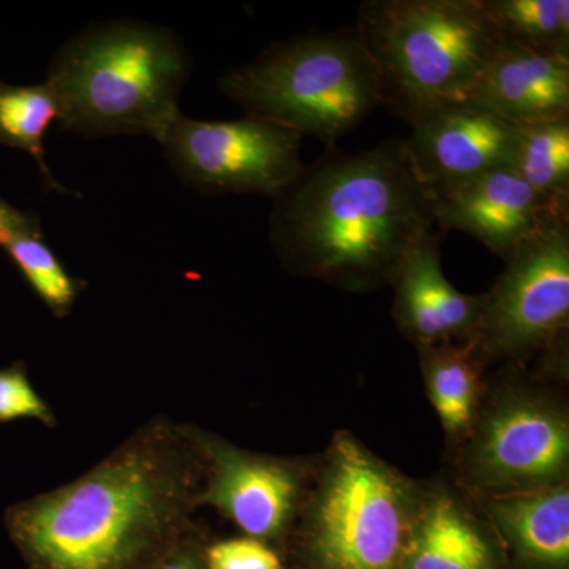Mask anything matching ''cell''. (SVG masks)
<instances>
[{
    "mask_svg": "<svg viewBox=\"0 0 569 569\" xmlns=\"http://www.w3.org/2000/svg\"><path fill=\"white\" fill-rule=\"evenodd\" d=\"M430 400L448 433L468 429L478 402V376L471 343L421 348Z\"/></svg>",
    "mask_w": 569,
    "mask_h": 569,
    "instance_id": "cell-18",
    "label": "cell"
},
{
    "mask_svg": "<svg viewBox=\"0 0 569 569\" xmlns=\"http://www.w3.org/2000/svg\"><path fill=\"white\" fill-rule=\"evenodd\" d=\"M403 569H496L492 550L452 498L438 496L417 509Z\"/></svg>",
    "mask_w": 569,
    "mask_h": 569,
    "instance_id": "cell-16",
    "label": "cell"
},
{
    "mask_svg": "<svg viewBox=\"0 0 569 569\" xmlns=\"http://www.w3.org/2000/svg\"><path fill=\"white\" fill-rule=\"evenodd\" d=\"M568 422L537 402L498 407L482 426L473 449L475 478L501 493L557 486L567 473Z\"/></svg>",
    "mask_w": 569,
    "mask_h": 569,
    "instance_id": "cell-10",
    "label": "cell"
},
{
    "mask_svg": "<svg viewBox=\"0 0 569 569\" xmlns=\"http://www.w3.org/2000/svg\"><path fill=\"white\" fill-rule=\"evenodd\" d=\"M153 569H208L204 552L194 541L193 529Z\"/></svg>",
    "mask_w": 569,
    "mask_h": 569,
    "instance_id": "cell-24",
    "label": "cell"
},
{
    "mask_svg": "<svg viewBox=\"0 0 569 569\" xmlns=\"http://www.w3.org/2000/svg\"><path fill=\"white\" fill-rule=\"evenodd\" d=\"M443 233L433 230L399 264L395 287L397 328L419 348L441 346L452 339L470 340L477 331L486 295L460 293L441 268Z\"/></svg>",
    "mask_w": 569,
    "mask_h": 569,
    "instance_id": "cell-13",
    "label": "cell"
},
{
    "mask_svg": "<svg viewBox=\"0 0 569 569\" xmlns=\"http://www.w3.org/2000/svg\"><path fill=\"white\" fill-rule=\"evenodd\" d=\"M157 142L179 179L204 194L276 198L306 167L301 134L250 116L198 121L179 111Z\"/></svg>",
    "mask_w": 569,
    "mask_h": 569,
    "instance_id": "cell-8",
    "label": "cell"
},
{
    "mask_svg": "<svg viewBox=\"0 0 569 569\" xmlns=\"http://www.w3.org/2000/svg\"><path fill=\"white\" fill-rule=\"evenodd\" d=\"M505 261L468 340L475 353L489 358L533 353L568 328L569 209L549 213Z\"/></svg>",
    "mask_w": 569,
    "mask_h": 569,
    "instance_id": "cell-7",
    "label": "cell"
},
{
    "mask_svg": "<svg viewBox=\"0 0 569 569\" xmlns=\"http://www.w3.org/2000/svg\"><path fill=\"white\" fill-rule=\"evenodd\" d=\"M54 121H59V104L47 82L28 88L0 82V140L31 153L48 187L69 193L56 181L44 160L43 138Z\"/></svg>",
    "mask_w": 569,
    "mask_h": 569,
    "instance_id": "cell-20",
    "label": "cell"
},
{
    "mask_svg": "<svg viewBox=\"0 0 569 569\" xmlns=\"http://www.w3.org/2000/svg\"><path fill=\"white\" fill-rule=\"evenodd\" d=\"M204 459L197 427L153 417L61 488L7 511L29 569H153L193 529Z\"/></svg>",
    "mask_w": 569,
    "mask_h": 569,
    "instance_id": "cell-1",
    "label": "cell"
},
{
    "mask_svg": "<svg viewBox=\"0 0 569 569\" xmlns=\"http://www.w3.org/2000/svg\"><path fill=\"white\" fill-rule=\"evenodd\" d=\"M436 208L402 140L353 153L329 148L277 194L269 238L295 274L373 287L391 283L406 254L437 230Z\"/></svg>",
    "mask_w": 569,
    "mask_h": 569,
    "instance_id": "cell-2",
    "label": "cell"
},
{
    "mask_svg": "<svg viewBox=\"0 0 569 569\" xmlns=\"http://www.w3.org/2000/svg\"><path fill=\"white\" fill-rule=\"evenodd\" d=\"M501 39L569 59L568 0H481Z\"/></svg>",
    "mask_w": 569,
    "mask_h": 569,
    "instance_id": "cell-19",
    "label": "cell"
},
{
    "mask_svg": "<svg viewBox=\"0 0 569 569\" xmlns=\"http://www.w3.org/2000/svg\"><path fill=\"white\" fill-rule=\"evenodd\" d=\"M489 512L523 559L550 569L569 561V490L560 482L490 498Z\"/></svg>",
    "mask_w": 569,
    "mask_h": 569,
    "instance_id": "cell-15",
    "label": "cell"
},
{
    "mask_svg": "<svg viewBox=\"0 0 569 569\" xmlns=\"http://www.w3.org/2000/svg\"><path fill=\"white\" fill-rule=\"evenodd\" d=\"M208 569H282V561L266 542L254 538L224 539L204 550Z\"/></svg>",
    "mask_w": 569,
    "mask_h": 569,
    "instance_id": "cell-23",
    "label": "cell"
},
{
    "mask_svg": "<svg viewBox=\"0 0 569 569\" xmlns=\"http://www.w3.org/2000/svg\"><path fill=\"white\" fill-rule=\"evenodd\" d=\"M2 247H6L52 316H69L86 283L67 272L59 258L41 238L39 224L11 234Z\"/></svg>",
    "mask_w": 569,
    "mask_h": 569,
    "instance_id": "cell-21",
    "label": "cell"
},
{
    "mask_svg": "<svg viewBox=\"0 0 569 569\" xmlns=\"http://www.w3.org/2000/svg\"><path fill=\"white\" fill-rule=\"evenodd\" d=\"M204 459L201 505L233 520L247 537L268 541L283 533L299 496L295 468L250 455L197 427Z\"/></svg>",
    "mask_w": 569,
    "mask_h": 569,
    "instance_id": "cell-11",
    "label": "cell"
},
{
    "mask_svg": "<svg viewBox=\"0 0 569 569\" xmlns=\"http://www.w3.org/2000/svg\"><path fill=\"white\" fill-rule=\"evenodd\" d=\"M36 222H32L28 216L18 212L17 209H11L6 203L0 201V246L6 244L7 239L18 231L31 228Z\"/></svg>",
    "mask_w": 569,
    "mask_h": 569,
    "instance_id": "cell-25",
    "label": "cell"
},
{
    "mask_svg": "<svg viewBox=\"0 0 569 569\" xmlns=\"http://www.w3.org/2000/svg\"><path fill=\"white\" fill-rule=\"evenodd\" d=\"M355 28L376 67L381 107L410 127L468 100L503 40L481 0H365Z\"/></svg>",
    "mask_w": 569,
    "mask_h": 569,
    "instance_id": "cell-4",
    "label": "cell"
},
{
    "mask_svg": "<svg viewBox=\"0 0 569 569\" xmlns=\"http://www.w3.org/2000/svg\"><path fill=\"white\" fill-rule=\"evenodd\" d=\"M190 59L178 33L141 21L96 22L56 52L47 84L63 130L159 140L179 112Z\"/></svg>",
    "mask_w": 569,
    "mask_h": 569,
    "instance_id": "cell-3",
    "label": "cell"
},
{
    "mask_svg": "<svg viewBox=\"0 0 569 569\" xmlns=\"http://www.w3.org/2000/svg\"><path fill=\"white\" fill-rule=\"evenodd\" d=\"M509 168L550 204H569V114L518 127Z\"/></svg>",
    "mask_w": 569,
    "mask_h": 569,
    "instance_id": "cell-17",
    "label": "cell"
},
{
    "mask_svg": "<svg viewBox=\"0 0 569 569\" xmlns=\"http://www.w3.org/2000/svg\"><path fill=\"white\" fill-rule=\"evenodd\" d=\"M36 419L47 427H56L54 411L36 391L21 365L0 370V422Z\"/></svg>",
    "mask_w": 569,
    "mask_h": 569,
    "instance_id": "cell-22",
    "label": "cell"
},
{
    "mask_svg": "<svg viewBox=\"0 0 569 569\" xmlns=\"http://www.w3.org/2000/svg\"><path fill=\"white\" fill-rule=\"evenodd\" d=\"M518 127L473 100L443 104L402 140L411 171L433 197L500 167H509Z\"/></svg>",
    "mask_w": 569,
    "mask_h": 569,
    "instance_id": "cell-9",
    "label": "cell"
},
{
    "mask_svg": "<svg viewBox=\"0 0 569 569\" xmlns=\"http://www.w3.org/2000/svg\"><path fill=\"white\" fill-rule=\"evenodd\" d=\"M219 88L250 118L329 148L381 107L376 67L355 26L272 43L223 73Z\"/></svg>",
    "mask_w": 569,
    "mask_h": 569,
    "instance_id": "cell-5",
    "label": "cell"
},
{
    "mask_svg": "<svg viewBox=\"0 0 569 569\" xmlns=\"http://www.w3.org/2000/svg\"><path fill=\"white\" fill-rule=\"evenodd\" d=\"M468 100L516 127L563 118L569 114V59L501 40Z\"/></svg>",
    "mask_w": 569,
    "mask_h": 569,
    "instance_id": "cell-14",
    "label": "cell"
},
{
    "mask_svg": "<svg viewBox=\"0 0 569 569\" xmlns=\"http://www.w3.org/2000/svg\"><path fill=\"white\" fill-rule=\"evenodd\" d=\"M310 512V557L320 569H397L417 509L410 490L351 437H339Z\"/></svg>",
    "mask_w": 569,
    "mask_h": 569,
    "instance_id": "cell-6",
    "label": "cell"
},
{
    "mask_svg": "<svg viewBox=\"0 0 569 569\" xmlns=\"http://www.w3.org/2000/svg\"><path fill=\"white\" fill-rule=\"evenodd\" d=\"M563 209L569 204H550L511 168L500 167L438 198L436 227L466 233L507 260L549 213Z\"/></svg>",
    "mask_w": 569,
    "mask_h": 569,
    "instance_id": "cell-12",
    "label": "cell"
}]
</instances>
